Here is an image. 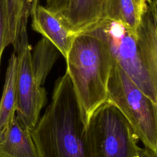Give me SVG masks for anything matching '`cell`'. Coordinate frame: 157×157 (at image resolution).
I'll list each match as a JSON object with an SVG mask.
<instances>
[{
    "label": "cell",
    "mask_w": 157,
    "mask_h": 157,
    "mask_svg": "<svg viewBox=\"0 0 157 157\" xmlns=\"http://www.w3.org/2000/svg\"><path fill=\"white\" fill-rule=\"evenodd\" d=\"M7 0H0V63L4 48L7 47Z\"/></svg>",
    "instance_id": "9a60e30c"
},
{
    "label": "cell",
    "mask_w": 157,
    "mask_h": 157,
    "mask_svg": "<svg viewBox=\"0 0 157 157\" xmlns=\"http://www.w3.org/2000/svg\"><path fill=\"white\" fill-rule=\"evenodd\" d=\"M70 0H46L44 6L47 10L59 16L67 9Z\"/></svg>",
    "instance_id": "2e32d148"
},
{
    "label": "cell",
    "mask_w": 157,
    "mask_h": 157,
    "mask_svg": "<svg viewBox=\"0 0 157 157\" xmlns=\"http://www.w3.org/2000/svg\"><path fill=\"white\" fill-rule=\"evenodd\" d=\"M61 55L58 48L47 39L42 37L31 51V64L37 81L43 85Z\"/></svg>",
    "instance_id": "4fadbf2b"
},
{
    "label": "cell",
    "mask_w": 157,
    "mask_h": 157,
    "mask_svg": "<svg viewBox=\"0 0 157 157\" xmlns=\"http://www.w3.org/2000/svg\"><path fill=\"white\" fill-rule=\"evenodd\" d=\"M39 0H7V46L16 45L20 33L26 28L28 18L39 5Z\"/></svg>",
    "instance_id": "7c38bea8"
},
{
    "label": "cell",
    "mask_w": 157,
    "mask_h": 157,
    "mask_svg": "<svg viewBox=\"0 0 157 157\" xmlns=\"http://www.w3.org/2000/svg\"><path fill=\"white\" fill-rule=\"evenodd\" d=\"M107 0H70L59 18L74 36L88 31L105 19Z\"/></svg>",
    "instance_id": "ba28073f"
},
{
    "label": "cell",
    "mask_w": 157,
    "mask_h": 157,
    "mask_svg": "<svg viewBox=\"0 0 157 157\" xmlns=\"http://www.w3.org/2000/svg\"><path fill=\"white\" fill-rule=\"evenodd\" d=\"M66 71L79 101L86 125L107 101L113 56L107 42L93 30L75 35L66 58Z\"/></svg>",
    "instance_id": "7a4b0ae2"
},
{
    "label": "cell",
    "mask_w": 157,
    "mask_h": 157,
    "mask_svg": "<svg viewBox=\"0 0 157 157\" xmlns=\"http://www.w3.org/2000/svg\"><path fill=\"white\" fill-rule=\"evenodd\" d=\"M91 157H138L139 137L119 109L106 101L86 125Z\"/></svg>",
    "instance_id": "277c9868"
},
{
    "label": "cell",
    "mask_w": 157,
    "mask_h": 157,
    "mask_svg": "<svg viewBox=\"0 0 157 157\" xmlns=\"http://www.w3.org/2000/svg\"><path fill=\"white\" fill-rule=\"evenodd\" d=\"M105 19L122 23L136 33L140 17L132 0H107Z\"/></svg>",
    "instance_id": "5bb4252c"
},
{
    "label": "cell",
    "mask_w": 157,
    "mask_h": 157,
    "mask_svg": "<svg viewBox=\"0 0 157 157\" xmlns=\"http://www.w3.org/2000/svg\"><path fill=\"white\" fill-rule=\"evenodd\" d=\"M136 43L143 64L157 85V2L150 0L136 31Z\"/></svg>",
    "instance_id": "52a82bcc"
},
{
    "label": "cell",
    "mask_w": 157,
    "mask_h": 157,
    "mask_svg": "<svg viewBox=\"0 0 157 157\" xmlns=\"http://www.w3.org/2000/svg\"><path fill=\"white\" fill-rule=\"evenodd\" d=\"M0 157H38L31 131L16 115L0 138Z\"/></svg>",
    "instance_id": "30bf717a"
},
{
    "label": "cell",
    "mask_w": 157,
    "mask_h": 157,
    "mask_svg": "<svg viewBox=\"0 0 157 157\" xmlns=\"http://www.w3.org/2000/svg\"><path fill=\"white\" fill-rule=\"evenodd\" d=\"M32 17V29L50 40L64 58L75 36L63 23L59 17L39 4Z\"/></svg>",
    "instance_id": "9c48e42d"
},
{
    "label": "cell",
    "mask_w": 157,
    "mask_h": 157,
    "mask_svg": "<svg viewBox=\"0 0 157 157\" xmlns=\"http://www.w3.org/2000/svg\"><path fill=\"white\" fill-rule=\"evenodd\" d=\"M17 57L16 80V116L31 131L37 124L40 112L47 101L45 90L34 77L31 64V47L27 29H23L13 47Z\"/></svg>",
    "instance_id": "8992f818"
},
{
    "label": "cell",
    "mask_w": 157,
    "mask_h": 157,
    "mask_svg": "<svg viewBox=\"0 0 157 157\" xmlns=\"http://www.w3.org/2000/svg\"><path fill=\"white\" fill-rule=\"evenodd\" d=\"M17 70V57L13 52L9 59L0 100V138L16 115Z\"/></svg>",
    "instance_id": "8fae6325"
},
{
    "label": "cell",
    "mask_w": 157,
    "mask_h": 157,
    "mask_svg": "<svg viewBox=\"0 0 157 157\" xmlns=\"http://www.w3.org/2000/svg\"><path fill=\"white\" fill-rule=\"evenodd\" d=\"M135 8L137 10V13L140 17H141L147 3L150 1V0H132Z\"/></svg>",
    "instance_id": "e0dca14e"
},
{
    "label": "cell",
    "mask_w": 157,
    "mask_h": 157,
    "mask_svg": "<svg viewBox=\"0 0 157 157\" xmlns=\"http://www.w3.org/2000/svg\"><path fill=\"white\" fill-rule=\"evenodd\" d=\"M91 30L107 42L113 58L137 87L157 104V85L153 83L143 64L136 33L122 23L105 19Z\"/></svg>",
    "instance_id": "5b68a950"
},
{
    "label": "cell",
    "mask_w": 157,
    "mask_h": 157,
    "mask_svg": "<svg viewBox=\"0 0 157 157\" xmlns=\"http://www.w3.org/2000/svg\"><path fill=\"white\" fill-rule=\"evenodd\" d=\"M138 157H157V153L148 148L145 147L144 148L140 149Z\"/></svg>",
    "instance_id": "ac0fdd59"
},
{
    "label": "cell",
    "mask_w": 157,
    "mask_h": 157,
    "mask_svg": "<svg viewBox=\"0 0 157 157\" xmlns=\"http://www.w3.org/2000/svg\"><path fill=\"white\" fill-rule=\"evenodd\" d=\"M107 101L119 109L145 147L157 153V104L137 87L113 58L107 84Z\"/></svg>",
    "instance_id": "3957f363"
},
{
    "label": "cell",
    "mask_w": 157,
    "mask_h": 157,
    "mask_svg": "<svg viewBox=\"0 0 157 157\" xmlns=\"http://www.w3.org/2000/svg\"><path fill=\"white\" fill-rule=\"evenodd\" d=\"M31 134L38 157H91L82 108L66 72L56 80L50 104Z\"/></svg>",
    "instance_id": "6da1fadb"
},
{
    "label": "cell",
    "mask_w": 157,
    "mask_h": 157,
    "mask_svg": "<svg viewBox=\"0 0 157 157\" xmlns=\"http://www.w3.org/2000/svg\"><path fill=\"white\" fill-rule=\"evenodd\" d=\"M153 1H156V2H157V0H153Z\"/></svg>",
    "instance_id": "d6986e66"
}]
</instances>
